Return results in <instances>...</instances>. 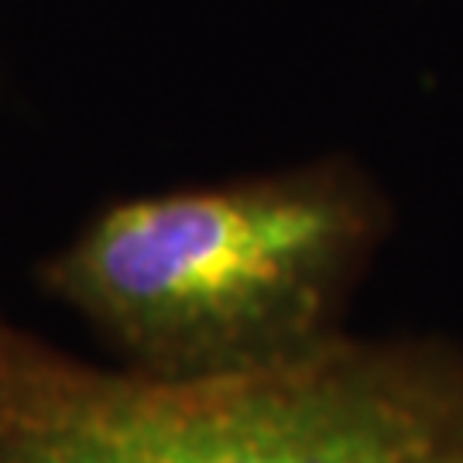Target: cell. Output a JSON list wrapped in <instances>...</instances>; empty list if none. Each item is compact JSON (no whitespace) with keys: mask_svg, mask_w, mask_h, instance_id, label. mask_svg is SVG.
I'll return each instance as SVG.
<instances>
[{"mask_svg":"<svg viewBox=\"0 0 463 463\" xmlns=\"http://www.w3.org/2000/svg\"><path fill=\"white\" fill-rule=\"evenodd\" d=\"M0 463H463V347L354 340L168 381L0 319Z\"/></svg>","mask_w":463,"mask_h":463,"instance_id":"2","label":"cell"},{"mask_svg":"<svg viewBox=\"0 0 463 463\" xmlns=\"http://www.w3.org/2000/svg\"><path fill=\"white\" fill-rule=\"evenodd\" d=\"M388 203L347 158L134 196L38 268L128 371L168 381L296 364L333 344L388 233Z\"/></svg>","mask_w":463,"mask_h":463,"instance_id":"1","label":"cell"}]
</instances>
